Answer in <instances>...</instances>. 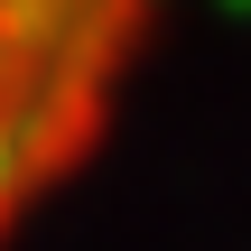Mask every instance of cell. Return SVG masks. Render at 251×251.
<instances>
[{"mask_svg":"<svg viewBox=\"0 0 251 251\" xmlns=\"http://www.w3.org/2000/svg\"><path fill=\"white\" fill-rule=\"evenodd\" d=\"M140 47L149 0H0V242L93 158Z\"/></svg>","mask_w":251,"mask_h":251,"instance_id":"1","label":"cell"}]
</instances>
